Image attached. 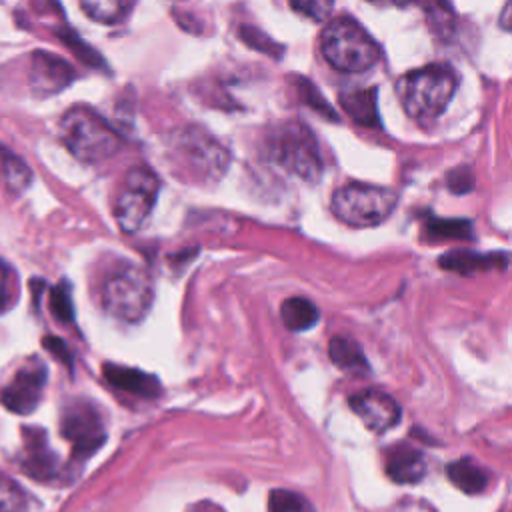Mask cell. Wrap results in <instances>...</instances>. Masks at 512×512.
<instances>
[{
	"label": "cell",
	"instance_id": "cell-22",
	"mask_svg": "<svg viewBox=\"0 0 512 512\" xmlns=\"http://www.w3.org/2000/svg\"><path fill=\"white\" fill-rule=\"evenodd\" d=\"M270 512H316L314 506L298 492L276 488L268 496Z\"/></svg>",
	"mask_w": 512,
	"mask_h": 512
},
{
	"label": "cell",
	"instance_id": "cell-4",
	"mask_svg": "<svg viewBox=\"0 0 512 512\" xmlns=\"http://www.w3.org/2000/svg\"><path fill=\"white\" fill-rule=\"evenodd\" d=\"M152 300V280L142 268L134 264H126L114 270L102 284V306L120 322H140L150 310Z\"/></svg>",
	"mask_w": 512,
	"mask_h": 512
},
{
	"label": "cell",
	"instance_id": "cell-15",
	"mask_svg": "<svg viewBox=\"0 0 512 512\" xmlns=\"http://www.w3.org/2000/svg\"><path fill=\"white\" fill-rule=\"evenodd\" d=\"M328 356L334 366L350 376H366L370 372L364 350L350 336H334L328 344Z\"/></svg>",
	"mask_w": 512,
	"mask_h": 512
},
{
	"label": "cell",
	"instance_id": "cell-18",
	"mask_svg": "<svg viewBox=\"0 0 512 512\" xmlns=\"http://www.w3.org/2000/svg\"><path fill=\"white\" fill-rule=\"evenodd\" d=\"M506 264V256H498V254H476V252H450L444 254L440 258V266L444 270H456V272H464V274H472L478 270H488V268H496V266H504Z\"/></svg>",
	"mask_w": 512,
	"mask_h": 512
},
{
	"label": "cell",
	"instance_id": "cell-3",
	"mask_svg": "<svg viewBox=\"0 0 512 512\" xmlns=\"http://www.w3.org/2000/svg\"><path fill=\"white\" fill-rule=\"evenodd\" d=\"M60 138L72 156L86 164L104 162L122 148L112 126L86 106H74L62 116Z\"/></svg>",
	"mask_w": 512,
	"mask_h": 512
},
{
	"label": "cell",
	"instance_id": "cell-8",
	"mask_svg": "<svg viewBox=\"0 0 512 512\" xmlns=\"http://www.w3.org/2000/svg\"><path fill=\"white\" fill-rule=\"evenodd\" d=\"M62 434L72 442L74 456L88 458L104 442V426L98 410L86 402L66 406L62 414Z\"/></svg>",
	"mask_w": 512,
	"mask_h": 512
},
{
	"label": "cell",
	"instance_id": "cell-20",
	"mask_svg": "<svg viewBox=\"0 0 512 512\" xmlns=\"http://www.w3.org/2000/svg\"><path fill=\"white\" fill-rule=\"evenodd\" d=\"M134 0H80L88 18L100 24H116L132 10Z\"/></svg>",
	"mask_w": 512,
	"mask_h": 512
},
{
	"label": "cell",
	"instance_id": "cell-19",
	"mask_svg": "<svg viewBox=\"0 0 512 512\" xmlns=\"http://www.w3.org/2000/svg\"><path fill=\"white\" fill-rule=\"evenodd\" d=\"M340 104L358 124H364V126L378 124V118H376V90L374 88L346 92V94H342Z\"/></svg>",
	"mask_w": 512,
	"mask_h": 512
},
{
	"label": "cell",
	"instance_id": "cell-2",
	"mask_svg": "<svg viewBox=\"0 0 512 512\" xmlns=\"http://www.w3.org/2000/svg\"><path fill=\"white\" fill-rule=\"evenodd\" d=\"M320 52L332 68L346 74L366 72L382 56L378 42L352 18H336L324 28Z\"/></svg>",
	"mask_w": 512,
	"mask_h": 512
},
{
	"label": "cell",
	"instance_id": "cell-17",
	"mask_svg": "<svg viewBox=\"0 0 512 512\" xmlns=\"http://www.w3.org/2000/svg\"><path fill=\"white\" fill-rule=\"evenodd\" d=\"M280 318L288 330L302 332V330L312 328L318 322L320 312L312 300H308L304 296H294V298H288L282 302Z\"/></svg>",
	"mask_w": 512,
	"mask_h": 512
},
{
	"label": "cell",
	"instance_id": "cell-11",
	"mask_svg": "<svg viewBox=\"0 0 512 512\" xmlns=\"http://www.w3.org/2000/svg\"><path fill=\"white\" fill-rule=\"evenodd\" d=\"M72 80L70 66L48 52H34L30 66V82L38 94L60 92Z\"/></svg>",
	"mask_w": 512,
	"mask_h": 512
},
{
	"label": "cell",
	"instance_id": "cell-9",
	"mask_svg": "<svg viewBox=\"0 0 512 512\" xmlns=\"http://www.w3.org/2000/svg\"><path fill=\"white\" fill-rule=\"evenodd\" d=\"M44 384H46V366L38 360H32L14 374L8 386H4L0 394V402L14 414H28L38 406Z\"/></svg>",
	"mask_w": 512,
	"mask_h": 512
},
{
	"label": "cell",
	"instance_id": "cell-27",
	"mask_svg": "<svg viewBox=\"0 0 512 512\" xmlns=\"http://www.w3.org/2000/svg\"><path fill=\"white\" fill-rule=\"evenodd\" d=\"M428 232L434 238H470V224L464 220H432Z\"/></svg>",
	"mask_w": 512,
	"mask_h": 512
},
{
	"label": "cell",
	"instance_id": "cell-25",
	"mask_svg": "<svg viewBox=\"0 0 512 512\" xmlns=\"http://www.w3.org/2000/svg\"><path fill=\"white\" fill-rule=\"evenodd\" d=\"M426 14H428L430 28H432L436 34L448 36V34L452 32L454 14H452V10H450L442 0H428V2H426Z\"/></svg>",
	"mask_w": 512,
	"mask_h": 512
},
{
	"label": "cell",
	"instance_id": "cell-29",
	"mask_svg": "<svg viewBox=\"0 0 512 512\" xmlns=\"http://www.w3.org/2000/svg\"><path fill=\"white\" fill-rule=\"evenodd\" d=\"M44 346H46L50 352L58 354V358H60L62 362L70 364V352L66 350L64 342H62L60 338H52V336H48V338H44Z\"/></svg>",
	"mask_w": 512,
	"mask_h": 512
},
{
	"label": "cell",
	"instance_id": "cell-23",
	"mask_svg": "<svg viewBox=\"0 0 512 512\" xmlns=\"http://www.w3.org/2000/svg\"><path fill=\"white\" fill-rule=\"evenodd\" d=\"M24 506L22 488L10 476L0 474V512H24Z\"/></svg>",
	"mask_w": 512,
	"mask_h": 512
},
{
	"label": "cell",
	"instance_id": "cell-5",
	"mask_svg": "<svg viewBox=\"0 0 512 512\" xmlns=\"http://www.w3.org/2000/svg\"><path fill=\"white\" fill-rule=\"evenodd\" d=\"M398 196L394 190L364 182H350L332 196L334 216L352 228L382 224L394 210Z\"/></svg>",
	"mask_w": 512,
	"mask_h": 512
},
{
	"label": "cell",
	"instance_id": "cell-31",
	"mask_svg": "<svg viewBox=\"0 0 512 512\" xmlns=\"http://www.w3.org/2000/svg\"><path fill=\"white\" fill-rule=\"evenodd\" d=\"M370 2L378 6H408L412 0H370Z\"/></svg>",
	"mask_w": 512,
	"mask_h": 512
},
{
	"label": "cell",
	"instance_id": "cell-28",
	"mask_svg": "<svg viewBox=\"0 0 512 512\" xmlns=\"http://www.w3.org/2000/svg\"><path fill=\"white\" fill-rule=\"evenodd\" d=\"M290 6L296 12L308 16L310 20L322 22V20H326L330 16L334 0H290Z\"/></svg>",
	"mask_w": 512,
	"mask_h": 512
},
{
	"label": "cell",
	"instance_id": "cell-21",
	"mask_svg": "<svg viewBox=\"0 0 512 512\" xmlns=\"http://www.w3.org/2000/svg\"><path fill=\"white\" fill-rule=\"evenodd\" d=\"M0 166H2V174H4V180L10 190L22 192L30 184V180H32L30 168L18 156H14L12 152H8L4 148H0Z\"/></svg>",
	"mask_w": 512,
	"mask_h": 512
},
{
	"label": "cell",
	"instance_id": "cell-14",
	"mask_svg": "<svg viewBox=\"0 0 512 512\" xmlns=\"http://www.w3.org/2000/svg\"><path fill=\"white\" fill-rule=\"evenodd\" d=\"M102 372L106 382L122 392H130L142 398H156L160 394V382L152 374H146L142 370L118 364H104Z\"/></svg>",
	"mask_w": 512,
	"mask_h": 512
},
{
	"label": "cell",
	"instance_id": "cell-6",
	"mask_svg": "<svg viewBox=\"0 0 512 512\" xmlns=\"http://www.w3.org/2000/svg\"><path fill=\"white\" fill-rule=\"evenodd\" d=\"M158 190L160 182L150 168L136 166L126 174L114 204V216L122 232L134 234L144 226L156 204Z\"/></svg>",
	"mask_w": 512,
	"mask_h": 512
},
{
	"label": "cell",
	"instance_id": "cell-30",
	"mask_svg": "<svg viewBox=\"0 0 512 512\" xmlns=\"http://www.w3.org/2000/svg\"><path fill=\"white\" fill-rule=\"evenodd\" d=\"M188 512H224V510L220 506H216L214 502H198Z\"/></svg>",
	"mask_w": 512,
	"mask_h": 512
},
{
	"label": "cell",
	"instance_id": "cell-7",
	"mask_svg": "<svg viewBox=\"0 0 512 512\" xmlns=\"http://www.w3.org/2000/svg\"><path fill=\"white\" fill-rule=\"evenodd\" d=\"M274 158L288 172L302 180H316L322 172L320 154L312 134L306 126L290 124L282 130V136L274 144Z\"/></svg>",
	"mask_w": 512,
	"mask_h": 512
},
{
	"label": "cell",
	"instance_id": "cell-10",
	"mask_svg": "<svg viewBox=\"0 0 512 512\" xmlns=\"http://www.w3.org/2000/svg\"><path fill=\"white\" fill-rule=\"evenodd\" d=\"M352 412L372 432H386L394 428L402 416L398 402L382 390H362L348 400Z\"/></svg>",
	"mask_w": 512,
	"mask_h": 512
},
{
	"label": "cell",
	"instance_id": "cell-24",
	"mask_svg": "<svg viewBox=\"0 0 512 512\" xmlns=\"http://www.w3.org/2000/svg\"><path fill=\"white\" fill-rule=\"evenodd\" d=\"M18 298V282L16 272L8 262L0 258V314L8 312Z\"/></svg>",
	"mask_w": 512,
	"mask_h": 512
},
{
	"label": "cell",
	"instance_id": "cell-16",
	"mask_svg": "<svg viewBox=\"0 0 512 512\" xmlns=\"http://www.w3.org/2000/svg\"><path fill=\"white\" fill-rule=\"evenodd\" d=\"M446 476L450 478V482L456 488H460L466 494H478L490 482L488 472L482 466H478L476 462H472L470 458H460V460L448 464Z\"/></svg>",
	"mask_w": 512,
	"mask_h": 512
},
{
	"label": "cell",
	"instance_id": "cell-12",
	"mask_svg": "<svg viewBox=\"0 0 512 512\" xmlns=\"http://www.w3.org/2000/svg\"><path fill=\"white\" fill-rule=\"evenodd\" d=\"M386 474L396 484H414L426 474V458L408 444L394 446L386 456Z\"/></svg>",
	"mask_w": 512,
	"mask_h": 512
},
{
	"label": "cell",
	"instance_id": "cell-1",
	"mask_svg": "<svg viewBox=\"0 0 512 512\" xmlns=\"http://www.w3.org/2000/svg\"><path fill=\"white\" fill-rule=\"evenodd\" d=\"M458 86L456 72L446 64H430L398 78L396 92L404 112L414 120H434L448 106Z\"/></svg>",
	"mask_w": 512,
	"mask_h": 512
},
{
	"label": "cell",
	"instance_id": "cell-13",
	"mask_svg": "<svg viewBox=\"0 0 512 512\" xmlns=\"http://www.w3.org/2000/svg\"><path fill=\"white\" fill-rule=\"evenodd\" d=\"M34 436H30V432L26 430V450H24V458H22V466L26 468V472L36 478V480H54L60 472H58V458L56 454L48 448L44 432L40 430H32Z\"/></svg>",
	"mask_w": 512,
	"mask_h": 512
},
{
	"label": "cell",
	"instance_id": "cell-26",
	"mask_svg": "<svg viewBox=\"0 0 512 512\" xmlns=\"http://www.w3.org/2000/svg\"><path fill=\"white\" fill-rule=\"evenodd\" d=\"M50 310L60 322H72L74 320V306L70 298V290L66 284H58L50 292Z\"/></svg>",
	"mask_w": 512,
	"mask_h": 512
}]
</instances>
